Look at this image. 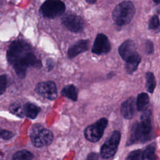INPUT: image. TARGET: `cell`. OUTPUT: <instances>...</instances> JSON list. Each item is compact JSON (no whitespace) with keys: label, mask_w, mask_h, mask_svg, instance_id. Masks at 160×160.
I'll use <instances>...</instances> for the list:
<instances>
[{"label":"cell","mask_w":160,"mask_h":160,"mask_svg":"<svg viewBox=\"0 0 160 160\" xmlns=\"http://www.w3.org/2000/svg\"><path fill=\"white\" fill-rule=\"evenodd\" d=\"M7 86V77L5 75H0V95L6 91Z\"/></svg>","instance_id":"obj_24"},{"label":"cell","mask_w":160,"mask_h":160,"mask_svg":"<svg viewBox=\"0 0 160 160\" xmlns=\"http://www.w3.org/2000/svg\"><path fill=\"white\" fill-rule=\"evenodd\" d=\"M61 94L72 101H76L78 99V91L73 84H68L61 90Z\"/></svg>","instance_id":"obj_17"},{"label":"cell","mask_w":160,"mask_h":160,"mask_svg":"<svg viewBox=\"0 0 160 160\" xmlns=\"http://www.w3.org/2000/svg\"><path fill=\"white\" fill-rule=\"evenodd\" d=\"M159 25V20L158 16L157 15L153 16L149 20V29H154L158 28Z\"/></svg>","instance_id":"obj_23"},{"label":"cell","mask_w":160,"mask_h":160,"mask_svg":"<svg viewBox=\"0 0 160 160\" xmlns=\"http://www.w3.org/2000/svg\"><path fill=\"white\" fill-rule=\"evenodd\" d=\"M61 22L65 28L72 32H81L84 26L82 18L74 14H67L63 16Z\"/></svg>","instance_id":"obj_9"},{"label":"cell","mask_w":160,"mask_h":160,"mask_svg":"<svg viewBox=\"0 0 160 160\" xmlns=\"http://www.w3.org/2000/svg\"><path fill=\"white\" fill-rule=\"evenodd\" d=\"M153 1H154V2L156 3V4H158L159 3V2H160V0H153Z\"/></svg>","instance_id":"obj_30"},{"label":"cell","mask_w":160,"mask_h":160,"mask_svg":"<svg viewBox=\"0 0 160 160\" xmlns=\"http://www.w3.org/2000/svg\"><path fill=\"white\" fill-rule=\"evenodd\" d=\"M23 110L26 116L31 119H35L40 112L41 108L33 103L27 102L24 104Z\"/></svg>","instance_id":"obj_14"},{"label":"cell","mask_w":160,"mask_h":160,"mask_svg":"<svg viewBox=\"0 0 160 160\" xmlns=\"http://www.w3.org/2000/svg\"><path fill=\"white\" fill-rule=\"evenodd\" d=\"M135 99L134 97H129L122 103L120 112L124 118L131 119L135 114Z\"/></svg>","instance_id":"obj_12"},{"label":"cell","mask_w":160,"mask_h":160,"mask_svg":"<svg viewBox=\"0 0 160 160\" xmlns=\"http://www.w3.org/2000/svg\"><path fill=\"white\" fill-rule=\"evenodd\" d=\"M66 9L64 3L60 0H47L41 7L40 11L43 16L54 18L61 15Z\"/></svg>","instance_id":"obj_6"},{"label":"cell","mask_w":160,"mask_h":160,"mask_svg":"<svg viewBox=\"0 0 160 160\" xmlns=\"http://www.w3.org/2000/svg\"><path fill=\"white\" fill-rule=\"evenodd\" d=\"M54 66V62L52 59H48L46 61V68L48 71L52 69Z\"/></svg>","instance_id":"obj_27"},{"label":"cell","mask_w":160,"mask_h":160,"mask_svg":"<svg viewBox=\"0 0 160 160\" xmlns=\"http://www.w3.org/2000/svg\"><path fill=\"white\" fill-rule=\"evenodd\" d=\"M13 136H14L13 133L9 131L5 130V129H1L0 131V138L1 139L8 140V139L12 138L13 137Z\"/></svg>","instance_id":"obj_25"},{"label":"cell","mask_w":160,"mask_h":160,"mask_svg":"<svg viewBox=\"0 0 160 160\" xmlns=\"http://www.w3.org/2000/svg\"><path fill=\"white\" fill-rule=\"evenodd\" d=\"M1 128H0V131H1Z\"/></svg>","instance_id":"obj_31"},{"label":"cell","mask_w":160,"mask_h":160,"mask_svg":"<svg viewBox=\"0 0 160 160\" xmlns=\"http://www.w3.org/2000/svg\"><path fill=\"white\" fill-rule=\"evenodd\" d=\"M151 130V111L145 110L140 118V122H136L132 125L127 145L147 141L149 138Z\"/></svg>","instance_id":"obj_2"},{"label":"cell","mask_w":160,"mask_h":160,"mask_svg":"<svg viewBox=\"0 0 160 160\" xmlns=\"http://www.w3.org/2000/svg\"><path fill=\"white\" fill-rule=\"evenodd\" d=\"M35 91L44 98L53 100L57 98L58 89L56 84L52 81H43L38 83Z\"/></svg>","instance_id":"obj_8"},{"label":"cell","mask_w":160,"mask_h":160,"mask_svg":"<svg viewBox=\"0 0 160 160\" xmlns=\"http://www.w3.org/2000/svg\"><path fill=\"white\" fill-rule=\"evenodd\" d=\"M149 103V96L146 92H141L138 95L136 106L139 111H142L147 109Z\"/></svg>","instance_id":"obj_15"},{"label":"cell","mask_w":160,"mask_h":160,"mask_svg":"<svg viewBox=\"0 0 160 160\" xmlns=\"http://www.w3.org/2000/svg\"><path fill=\"white\" fill-rule=\"evenodd\" d=\"M85 1L89 3H94L97 0H85Z\"/></svg>","instance_id":"obj_29"},{"label":"cell","mask_w":160,"mask_h":160,"mask_svg":"<svg viewBox=\"0 0 160 160\" xmlns=\"http://www.w3.org/2000/svg\"><path fill=\"white\" fill-rule=\"evenodd\" d=\"M87 159H93L96 160L99 159V155L96 152H91L88 154V157L86 158Z\"/></svg>","instance_id":"obj_28"},{"label":"cell","mask_w":160,"mask_h":160,"mask_svg":"<svg viewBox=\"0 0 160 160\" xmlns=\"http://www.w3.org/2000/svg\"><path fill=\"white\" fill-rule=\"evenodd\" d=\"M9 111L12 114L18 116L19 118H22L24 116V110L23 108L19 103L14 102L9 106Z\"/></svg>","instance_id":"obj_21"},{"label":"cell","mask_w":160,"mask_h":160,"mask_svg":"<svg viewBox=\"0 0 160 160\" xmlns=\"http://www.w3.org/2000/svg\"><path fill=\"white\" fill-rule=\"evenodd\" d=\"M108 123V119L102 118L94 124L88 126L84 130V136L86 139L92 142H98L103 136Z\"/></svg>","instance_id":"obj_5"},{"label":"cell","mask_w":160,"mask_h":160,"mask_svg":"<svg viewBox=\"0 0 160 160\" xmlns=\"http://www.w3.org/2000/svg\"><path fill=\"white\" fill-rule=\"evenodd\" d=\"M89 48V41L88 40H79L69 48L68 51V57L69 58L72 59L77 56L78 54L88 51Z\"/></svg>","instance_id":"obj_13"},{"label":"cell","mask_w":160,"mask_h":160,"mask_svg":"<svg viewBox=\"0 0 160 160\" xmlns=\"http://www.w3.org/2000/svg\"><path fill=\"white\" fill-rule=\"evenodd\" d=\"M135 14V8L132 2L122 1L114 9L112 17L114 22L118 26L129 23Z\"/></svg>","instance_id":"obj_3"},{"label":"cell","mask_w":160,"mask_h":160,"mask_svg":"<svg viewBox=\"0 0 160 160\" xmlns=\"http://www.w3.org/2000/svg\"><path fill=\"white\" fill-rule=\"evenodd\" d=\"M7 59L12 64L17 75L24 78L28 68H41V61L32 52L29 44L22 40L13 41L7 52Z\"/></svg>","instance_id":"obj_1"},{"label":"cell","mask_w":160,"mask_h":160,"mask_svg":"<svg viewBox=\"0 0 160 160\" xmlns=\"http://www.w3.org/2000/svg\"><path fill=\"white\" fill-rule=\"evenodd\" d=\"M118 52L124 61L134 58L139 54L136 51L134 42L131 40H126L124 41L119 46Z\"/></svg>","instance_id":"obj_11"},{"label":"cell","mask_w":160,"mask_h":160,"mask_svg":"<svg viewBox=\"0 0 160 160\" xmlns=\"http://www.w3.org/2000/svg\"><path fill=\"white\" fill-rule=\"evenodd\" d=\"M34 158L33 154L27 151V150H22L16 152L12 156V159L14 160H30Z\"/></svg>","instance_id":"obj_20"},{"label":"cell","mask_w":160,"mask_h":160,"mask_svg":"<svg viewBox=\"0 0 160 160\" xmlns=\"http://www.w3.org/2000/svg\"><path fill=\"white\" fill-rule=\"evenodd\" d=\"M144 48H145V51L147 52V54H151L153 53L154 46H153L152 42L151 41L148 40L146 41L145 44H144Z\"/></svg>","instance_id":"obj_26"},{"label":"cell","mask_w":160,"mask_h":160,"mask_svg":"<svg viewBox=\"0 0 160 160\" xmlns=\"http://www.w3.org/2000/svg\"><path fill=\"white\" fill-rule=\"evenodd\" d=\"M146 88L149 92L152 93L156 88V81L155 77L152 72H148L146 74Z\"/></svg>","instance_id":"obj_19"},{"label":"cell","mask_w":160,"mask_h":160,"mask_svg":"<svg viewBox=\"0 0 160 160\" xmlns=\"http://www.w3.org/2000/svg\"><path fill=\"white\" fill-rule=\"evenodd\" d=\"M142 152L141 149L134 150L131 152L126 159L128 160H142Z\"/></svg>","instance_id":"obj_22"},{"label":"cell","mask_w":160,"mask_h":160,"mask_svg":"<svg viewBox=\"0 0 160 160\" xmlns=\"http://www.w3.org/2000/svg\"><path fill=\"white\" fill-rule=\"evenodd\" d=\"M121 132L114 131L110 138L101 148L100 155L103 159H109L116 154L121 139Z\"/></svg>","instance_id":"obj_7"},{"label":"cell","mask_w":160,"mask_h":160,"mask_svg":"<svg viewBox=\"0 0 160 160\" xmlns=\"http://www.w3.org/2000/svg\"><path fill=\"white\" fill-rule=\"evenodd\" d=\"M141 58L139 54H138L134 58L125 61L126 62L125 69L126 72L129 74H132L137 69L139 63L141 62Z\"/></svg>","instance_id":"obj_16"},{"label":"cell","mask_w":160,"mask_h":160,"mask_svg":"<svg viewBox=\"0 0 160 160\" xmlns=\"http://www.w3.org/2000/svg\"><path fill=\"white\" fill-rule=\"evenodd\" d=\"M156 147L154 145L148 146L142 152V160H154L156 159Z\"/></svg>","instance_id":"obj_18"},{"label":"cell","mask_w":160,"mask_h":160,"mask_svg":"<svg viewBox=\"0 0 160 160\" xmlns=\"http://www.w3.org/2000/svg\"><path fill=\"white\" fill-rule=\"evenodd\" d=\"M30 138L33 145L39 148L50 144L53 140V134L41 125L36 124L32 128Z\"/></svg>","instance_id":"obj_4"},{"label":"cell","mask_w":160,"mask_h":160,"mask_svg":"<svg viewBox=\"0 0 160 160\" xmlns=\"http://www.w3.org/2000/svg\"><path fill=\"white\" fill-rule=\"evenodd\" d=\"M111 50V44L106 35L99 33L97 35L91 49L92 53L101 55L107 54Z\"/></svg>","instance_id":"obj_10"}]
</instances>
